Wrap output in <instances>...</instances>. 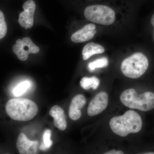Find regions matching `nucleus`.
Wrapping results in <instances>:
<instances>
[{"label":"nucleus","mask_w":154,"mask_h":154,"mask_svg":"<svg viewBox=\"0 0 154 154\" xmlns=\"http://www.w3.org/2000/svg\"><path fill=\"white\" fill-rule=\"evenodd\" d=\"M109 125L113 133L124 137L129 134L139 132L143 123L139 114L134 110H129L123 115L111 118Z\"/></svg>","instance_id":"obj_1"},{"label":"nucleus","mask_w":154,"mask_h":154,"mask_svg":"<svg viewBox=\"0 0 154 154\" xmlns=\"http://www.w3.org/2000/svg\"><path fill=\"white\" fill-rule=\"evenodd\" d=\"M6 110L8 115L12 119L27 121L36 116L38 108L36 103L29 99L14 98L8 102Z\"/></svg>","instance_id":"obj_2"},{"label":"nucleus","mask_w":154,"mask_h":154,"mask_svg":"<svg viewBox=\"0 0 154 154\" xmlns=\"http://www.w3.org/2000/svg\"><path fill=\"white\" fill-rule=\"evenodd\" d=\"M122 104L131 109L148 111L154 108V94L146 92L138 95L133 88L125 91L120 96Z\"/></svg>","instance_id":"obj_3"},{"label":"nucleus","mask_w":154,"mask_h":154,"mask_svg":"<svg viewBox=\"0 0 154 154\" xmlns=\"http://www.w3.org/2000/svg\"><path fill=\"white\" fill-rule=\"evenodd\" d=\"M148 67L149 61L146 57L142 53L137 52L122 61L121 69L125 76L136 79L143 75Z\"/></svg>","instance_id":"obj_4"},{"label":"nucleus","mask_w":154,"mask_h":154,"mask_svg":"<svg viewBox=\"0 0 154 154\" xmlns=\"http://www.w3.org/2000/svg\"><path fill=\"white\" fill-rule=\"evenodd\" d=\"M84 15L89 21L102 25H111L116 19L115 13L113 9L103 5L88 6L85 9Z\"/></svg>","instance_id":"obj_5"},{"label":"nucleus","mask_w":154,"mask_h":154,"mask_svg":"<svg viewBox=\"0 0 154 154\" xmlns=\"http://www.w3.org/2000/svg\"><path fill=\"white\" fill-rule=\"evenodd\" d=\"M16 43L13 46V51L19 60H26L30 54H37L39 52V48L29 37L17 39Z\"/></svg>","instance_id":"obj_6"},{"label":"nucleus","mask_w":154,"mask_h":154,"mask_svg":"<svg viewBox=\"0 0 154 154\" xmlns=\"http://www.w3.org/2000/svg\"><path fill=\"white\" fill-rule=\"evenodd\" d=\"M24 11L19 15L18 22L25 29L31 28L33 25L34 14L36 10V4L33 0H28L23 5Z\"/></svg>","instance_id":"obj_7"},{"label":"nucleus","mask_w":154,"mask_h":154,"mask_svg":"<svg viewBox=\"0 0 154 154\" xmlns=\"http://www.w3.org/2000/svg\"><path fill=\"white\" fill-rule=\"evenodd\" d=\"M108 103V94L105 92H100L90 102L88 109V115L93 116L102 113L107 108Z\"/></svg>","instance_id":"obj_8"},{"label":"nucleus","mask_w":154,"mask_h":154,"mask_svg":"<svg viewBox=\"0 0 154 154\" xmlns=\"http://www.w3.org/2000/svg\"><path fill=\"white\" fill-rule=\"evenodd\" d=\"M37 141L30 140L23 133L19 134L16 146L21 154H35L37 152Z\"/></svg>","instance_id":"obj_9"},{"label":"nucleus","mask_w":154,"mask_h":154,"mask_svg":"<svg viewBox=\"0 0 154 154\" xmlns=\"http://www.w3.org/2000/svg\"><path fill=\"white\" fill-rule=\"evenodd\" d=\"M96 33V25L93 24H88L75 32L71 37V39L75 43H82L94 38Z\"/></svg>","instance_id":"obj_10"},{"label":"nucleus","mask_w":154,"mask_h":154,"mask_svg":"<svg viewBox=\"0 0 154 154\" xmlns=\"http://www.w3.org/2000/svg\"><path fill=\"white\" fill-rule=\"evenodd\" d=\"M86 103L85 97L82 94L77 95L73 98L69 108V115L71 119L74 121L79 119L82 116L81 109Z\"/></svg>","instance_id":"obj_11"},{"label":"nucleus","mask_w":154,"mask_h":154,"mask_svg":"<svg viewBox=\"0 0 154 154\" xmlns=\"http://www.w3.org/2000/svg\"><path fill=\"white\" fill-rule=\"evenodd\" d=\"M49 114L54 118V124L56 127L61 131L66 129V117L64 111L61 107L54 105L50 110Z\"/></svg>","instance_id":"obj_12"},{"label":"nucleus","mask_w":154,"mask_h":154,"mask_svg":"<svg viewBox=\"0 0 154 154\" xmlns=\"http://www.w3.org/2000/svg\"><path fill=\"white\" fill-rule=\"evenodd\" d=\"M105 51V48L102 45L94 42H90L83 48L82 51L83 60H87L92 56L103 53Z\"/></svg>","instance_id":"obj_13"},{"label":"nucleus","mask_w":154,"mask_h":154,"mask_svg":"<svg viewBox=\"0 0 154 154\" xmlns=\"http://www.w3.org/2000/svg\"><path fill=\"white\" fill-rule=\"evenodd\" d=\"M99 79L95 76L84 77L80 81L81 87L85 90H89L91 88L93 90H96L99 87Z\"/></svg>","instance_id":"obj_14"},{"label":"nucleus","mask_w":154,"mask_h":154,"mask_svg":"<svg viewBox=\"0 0 154 154\" xmlns=\"http://www.w3.org/2000/svg\"><path fill=\"white\" fill-rule=\"evenodd\" d=\"M108 65V60L107 58L105 57L100 58L88 64V70L90 72H93L97 68H103L106 67Z\"/></svg>","instance_id":"obj_15"},{"label":"nucleus","mask_w":154,"mask_h":154,"mask_svg":"<svg viewBox=\"0 0 154 154\" xmlns=\"http://www.w3.org/2000/svg\"><path fill=\"white\" fill-rule=\"evenodd\" d=\"M51 131L49 129L45 131L43 135V141L39 147L41 150L45 151L51 146L52 145V141L51 140Z\"/></svg>","instance_id":"obj_16"},{"label":"nucleus","mask_w":154,"mask_h":154,"mask_svg":"<svg viewBox=\"0 0 154 154\" xmlns=\"http://www.w3.org/2000/svg\"><path fill=\"white\" fill-rule=\"evenodd\" d=\"M30 86V83L28 81L22 82L18 85L13 91L14 96L19 97L24 94Z\"/></svg>","instance_id":"obj_17"},{"label":"nucleus","mask_w":154,"mask_h":154,"mask_svg":"<svg viewBox=\"0 0 154 154\" xmlns=\"http://www.w3.org/2000/svg\"><path fill=\"white\" fill-rule=\"evenodd\" d=\"M7 25L5 21V17L2 11H0V39L6 36L7 32Z\"/></svg>","instance_id":"obj_18"},{"label":"nucleus","mask_w":154,"mask_h":154,"mask_svg":"<svg viewBox=\"0 0 154 154\" xmlns=\"http://www.w3.org/2000/svg\"><path fill=\"white\" fill-rule=\"evenodd\" d=\"M105 154H123L124 153L122 151L116 150H112L106 152L104 153Z\"/></svg>","instance_id":"obj_19"},{"label":"nucleus","mask_w":154,"mask_h":154,"mask_svg":"<svg viewBox=\"0 0 154 154\" xmlns=\"http://www.w3.org/2000/svg\"><path fill=\"white\" fill-rule=\"evenodd\" d=\"M151 22L152 25L153 27L154 28V14L152 17L151 19Z\"/></svg>","instance_id":"obj_20"},{"label":"nucleus","mask_w":154,"mask_h":154,"mask_svg":"<svg viewBox=\"0 0 154 154\" xmlns=\"http://www.w3.org/2000/svg\"><path fill=\"white\" fill-rule=\"evenodd\" d=\"M143 154H154V152H149L144 153Z\"/></svg>","instance_id":"obj_21"}]
</instances>
